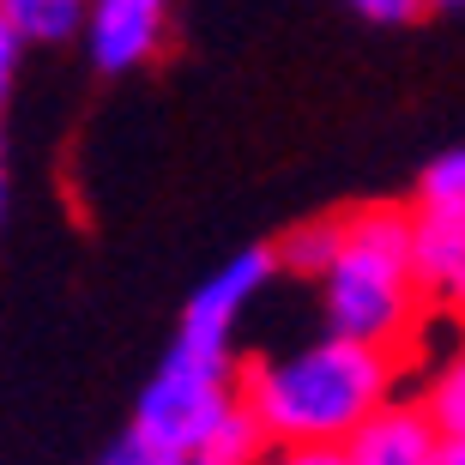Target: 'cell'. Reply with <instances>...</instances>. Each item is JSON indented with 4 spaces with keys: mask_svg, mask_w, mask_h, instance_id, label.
<instances>
[{
    "mask_svg": "<svg viewBox=\"0 0 465 465\" xmlns=\"http://www.w3.org/2000/svg\"><path fill=\"white\" fill-rule=\"evenodd\" d=\"M230 417H242V381H236V351H206L175 339L145 381L127 430L157 441L170 453H200Z\"/></svg>",
    "mask_w": 465,
    "mask_h": 465,
    "instance_id": "3",
    "label": "cell"
},
{
    "mask_svg": "<svg viewBox=\"0 0 465 465\" xmlns=\"http://www.w3.org/2000/svg\"><path fill=\"white\" fill-rule=\"evenodd\" d=\"M254 465H339V448H266Z\"/></svg>",
    "mask_w": 465,
    "mask_h": 465,
    "instance_id": "15",
    "label": "cell"
},
{
    "mask_svg": "<svg viewBox=\"0 0 465 465\" xmlns=\"http://www.w3.org/2000/svg\"><path fill=\"white\" fill-rule=\"evenodd\" d=\"M97 465H193V460H188V453L157 448V441H145V435H134V430H127V435H121V441H115V448H109Z\"/></svg>",
    "mask_w": 465,
    "mask_h": 465,
    "instance_id": "12",
    "label": "cell"
},
{
    "mask_svg": "<svg viewBox=\"0 0 465 465\" xmlns=\"http://www.w3.org/2000/svg\"><path fill=\"white\" fill-rule=\"evenodd\" d=\"M0 25L18 49L25 43H67L85 31V0H0Z\"/></svg>",
    "mask_w": 465,
    "mask_h": 465,
    "instance_id": "8",
    "label": "cell"
},
{
    "mask_svg": "<svg viewBox=\"0 0 465 465\" xmlns=\"http://www.w3.org/2000/svg\"><path fill=\"white\" fill-rule=\"evenodd\" d=\"M175 0H85V54L97 73L145 67L170 36Z\"/></svg>",
    "mask_w": 465,
    "mask_h": 465,
    "instance_id": "5",
    "label": "cell"
},
{
    "mask_svg": "<svg viewBox=\"0 0 465 465\" xmlns=\"http://www.w3.org/2000/svg\"><path fill=\"white\" fill-rule=\"evenodd\" d=\"M345 6L369 25H411L417 13H430V0H345Z\"/></svg>",
    "mask_w": 465,
    "mask_h": 465,
    "instance_id": "14",
    "label": "cell"
},
{
    "mask_svg": "<svg viewBox=\"0 0 465 465\" xmlns=\"http://www.w3.org/2000/svg\"><path fill=\"white\" fill-rule=\"evenodd\" d=\"M236 381L266 448H339L369 411L399 399L405 351L321 332L309 345L236 362Z\"/></svg>",
    "mask_w": 465,
    "mask_h": 465,
    "instance_id": "1",
    "label": "cell"
},
{
    "mask_svg": "<svg viewBox=\"0 0 465 465\" xmlns=\"http://www.w3.org/2000/svg\"><path fill=\"white\" fill-rule=\"evenodd\" d=\"M332 254H339V218H302V224H291L272 242L278 272H296V278H309V284L332 266Z\"/></svg>",
    "mask_w": 465,
    "mask_h": 465,
    "instance_id": "10",
    "label": "cell"
},
{
    "mask_svg": "<svg viewBox=\"0 0 465 465\" xmlns=\"http://www.w3.org/2000/svg\"><path fill=\"white\" fill-rule=\"evenodd\" d=\"M430 465H465V435H441Z\"/></svg>",
    "mask_w": 465,
    "mask_h": 465,
    "instance_id": "16",
    "label": "cell"
},
{
    "mask_svg": "<svg viewBox=\"0 0 465 465\" xmlns=\"http://www.w3.org/2000/svg\"><path fill=\"white\" fill-rule=\"evenodd\" d=\"M411 212H465V145H448L441 157L423 163Z\"/></svg>",
    "mask_w": 465,
    "mask_h": 465,
    "instance_id": "11",
    "label": "cell"
},
{
    "mask_svg": "<svg viewBox=\"0 0 465 465\" xmlns=\"http://www.w3.org/2000/svg\"><path fill=\"white\" fill-rule=\"evenodd\" d=\"M430 13H465V0H430Z\"/></svg>",
    "mask_w": 465,
    "mask_h": 465,
    "instance_id": "17",
    "label": "cell"
},
{
    "mask_svg": "<svg viewBox=\"0 0 465 465\" xmlns=\"http://www.w3.org/2000/svg\"><path fill=\"white\" fill-rule=\"evenodd\" d=\"M314 284H321L327 332L405 351L430 314L411 272V206H393V200L351 206L339 218V254Z\"/></svg>",
    "mask_w": 465,
    "mask_h": 465,
    "instance_id": "2",
    "label": "cell"
},
{
    "mask_svg": "<svg viewBox=\"0 0 465 465\" xmlns=\"http://www.w3.org/2000/svg\"><path fill=\"white\" fill-rule=\"evenodd\" d=\"M411 272L423 309L465 321V212H411Z\"/></svg>",
    "mask_w": 465,
    "mask_h": 465,
    "instance_id": "6",
    "label": "cell"
},
{
    "mask_svg": "<svg viewBox=\"0 0 465 465\" xmlns=\"http://www.w3.org/2000/svg\"><path fill=\"white\" fill-rule=\"evenodd\" d=\"M417 405L430 411V423L441 435H465V327L453 332V345L435 357V369H430V381H423Z\"/></svg>",
    "mask_w": 465,
    "mask_h": 465,
    "instance_id": "9",
    "label": "cell"
},
{
    "mask_svg": "<svg viewBox=\"0 0 465 465\" xmlns=\"http://www.w3.org/2000/svg\"><path fill=\"white\" fill-rule=\"evenodd\" d=\"M441 430L417 399H387L339 441V465H430Z\"/></svg>",
    "mask_w": 465,
    "mask_h": 465,
    "instance_id": "7",
    "label": "cell"
},
{
    "mask_svg": "<svg viewBox=\"0 0 465 465\" xmlns=\"http://www.w3.org/2000/svg\"><path fill=\"white\" fill-rule=\"evenodd\" d=\"M13 67H18V43L0 25V230H6V91H13Z\"/></svg>",
    "mask_w": 465,
    "mask_h": 465,
    "instance_id": "13",
    "label": "cell"
},
{
    "mask_svg": "<svg viewBox=\"0 0 465 465\" xmlns=\"http://www.w3.org/2000/svg\"><path fill=\"white\" fill-rule=\"evenodd\" d=\"M272 272H278L272 248H242L236 260H224V266L188 296L175 339H182V345H206V351H236L242 314L260 302V291L272 284Z\"/></svg>",
    "mask_w": 465,
    "mask_h": 465,
    "instance_id": "4",
    "label": "cell"
}]
</instances>
